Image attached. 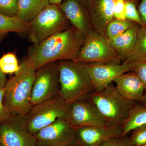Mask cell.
<instances>
[{
    "label": "cell",
    "mask_w": 146,
    "mask_h": 146,
    "mask_svg": "<svg viewBox=\"0 0 146 146\" xmlns=\"http://www.w3.org/2000/svg\"><path fill=\"white\" fill-rule=\"evenodd\" d=\"M4 88L0 89V124L7 121L11 116L4 105Z\"/></svg>",
    "instance_id": "30"
},
{
    "label": "cell",
    "mask_w": 146,
    "mask_h": 146,
    "mask_svg": "<svg viewBox=\"0 0 146 146\" xmlns=\"http://www.w3.org/2000/svg\"><path fill=\"white\" fill-rule=\"evenodd\" d=\"M98 146H133L129 136L127 135L115 136L110 138Z\"/></svg>",
    "instance_id": "28"
},
{
    "label": "cell",
    "mask_w": 146,
    "mask_h": 146,
    "mask_svg": "<svg viewBox=\"0 0 146 146\" xmlns=\"http://www.w3.org/2000/svg\"><path fill=\"white\" fill-rule=\"evenodd\" d=\"M30 24L25 23L18 16H8L0 13V35L6 33L29 32Z\"/></svg>",
    "instance_id": "21"
},
{
    "label": "cell",
    "mask_w": 146,
    "mask_h": 146,
    "mask_svg": "<svg viewBox=\"0 0 146 146\" xmlns=\"http://www.w3.org/2000/svg\"><path fill=\"white\" fill-rule=\"evenodd\" d=\"M137 8L144 26L146 27V0H141Z\"/></svg>",
    "instance_id": "31"
},
{
    "label": "cell",
    "mask_w": 146,
    "mask_h": 146,
    "mask_svg": "<svg viewBox=\"0 0 146 146\" xmlns=\"http://www.w3.org/2000/svg\"><path fill=\"white\" fill-rule=\"evenodd\" d=\"M25 115H11L0 124V143L3 146H36L34 135L27 128Z\"/></svg>",
    "instance_id": "9"
},
{
    "label": "cell",
    "mask_w": 146,
    "mask_h": 146,
    "mask_svg": "<svg viewBox=\"0 0 146 146\" xmlns=\"http://www.w3.org/2000/svg\"><path fill=\"white\" fill-rule=\"evenodd\" d=\"M129 136L133 146H141L146 144V123L132 130Z\"/></svg>",
    "instance_id": "25"
},
{
    "label": "cell",
    "mask_w": 146,
    "mask_h": 146,
    "mask_svg": "<svg viewBox=\"0 0 146 146\" xmlns=\"http://www.w3.org/2000/svg\"><path fill=\"white\" fill-rule=\"evenodd\" d=\"M59 61L48 63L36 70L31 104L32 106L58 95L60 90Z\"/></svg>",
    "instance_id": "8"
},
{
    "label": "cell",
    "mask_w": 146,
    "mask_h": 146,
    "mask_svg": "<svg viewBox=\"0 0 146 146\" xmlns=\"http://www.w3.org/2000/svg\"><path fill=\"white\" fill-rule=\"evenodd\" d=\"M70 104L59 95L33 106L25 115L27 128L33 135L59 119L68 120Z\"/></svg>",
    "instance_id": "5"
},
{
    "label": "cell",
    "mask_w": 146,
    "mask_h": 146,
    "mask_svg": "<svg viewBox=\"0 0 146 146\" xmlns=\"http://www.w3.org/2000/svg\"><path fill=\"white\" fill-rule=\"evenodd\" d=\"M137 61L146 62V27L145 26L139 27L134 48L123 62L129 63Z\"/></svg>",
    "instance_id": "20"
},
{
    "label": "cell",
    "mask_w": 146,
    "mask_h": 146,
    "mask_svg": "<svg viewBox=\"0 0 146 146\" xmlns=\"http://www.w3.org/2000/svg\"><path fill=\"white\" fill-rule=\"evenodd\" d=\"M141 146H146V144H145V145H143Z\"/></svg>",
    "instance_id": "37"
},
{
    "label": "cell",
    "mask_w": 146,
    "mask_h": 146,
    "mask_svg": "<svg viewBox=\"0 0 146 146\" xmlns=\"http://www.w3.org/2000/svg\"><path fill=\"white\" fill-rule=\"evenodd\" d=\"M116 89L125 99L139 102L145 92L143 85L136 74L129 72L120 76L114 81Z\"/></svg>",
    "instance_id": "16"
},
{
    "label": "cell",
    "mask_w": 146,
    "mask_h": 146,
    "mask_svg": "<svg viewBox=\"0 0 146 146\" xmlns=\"http://www.w3.org/2000/svg\"><path fill=\"white\" fill-rule=\"evenodd\" d=\"M138 5L132 2H125L126 20L138 24L140 26H144L138 12Z\"/></svg>",
    "instance_id": "24"
},
{
    "label": "cell",
    "mask_w": 146,
    "mask_h": 146,
    "mask_svg": "<svg viewBox=\"0 0 146 146\" xmlns=\"http://www.w3.org/2000/svg\"><path fill=\"white\" fill-rule=\"evenodd\" d=\"M18 0H0V13L8 16H17Z\"/></svg>",
    "instance_id": "26"
},
{
    "label": "cell",
    "mask_w": 146,
    "mask_h": 146,
    "mask_svg": "<svg viewBox=\"0 0 146 146\" xmlns=\"http://www.w3.org/2000/svg\"><path fill=\"white\" fill-rule=\"evenodd\" d=\"M75 131L68 119H59L34 135L36 146H68L77 144Z\"/></svg>",
    "instance_id": "10"
},
{
    "label": "cell",
    "mask_w": 146,
    "mask_h": 146,
    "mask_svg": "<svg viewBox=\"0 0 146 146\" xmlns=\"http://www.w3.org/2000/svg\"><path fill=\"white\" fill-rule=\"evenodd\" d=\"M139 27L138 24H136L121 34L108 40L110 46L121 58L122 62L134 48Z\"/></svg>",
    "instance_id": "17"
},
{
    "label": "cell",
    "mask_w": 146,
    "mask_h": 146,
    "mask_svg": "<svg viewBox=\"0 0 146 146\" xmlns=\"http://www.w3.org/2000/svg\"><path fill=\"white\" fill-rule=\"evenodd\" d=\"M95 92H99L124 73L130 72L128 63H96L84 64Z\"/></svg>",
    "instance_id": "12"
},
{
    "label": "cell",
    "mask_w": 146,
    "mask_h": 146,
    "mask_svg": "<svg viewBox=\"0 0 146 146\" xmlns=\"http://www.w3.org/2000/svg\"><path fill=\"white\" fill-rule=\"evenodd\" d=\"M68 146H81L80 145H78V144H73V145H70Z\"/></svg>",
    "instance_id": "36"
},
{
    "label": "cell",
    "mask_w": 146,
    "mask_h": 146,
    "mask_svg": "<svg viewBox=\"0 0 146 146\" xmlns=\"http://www.w3.org/2000/svg\"><path fill=\"white\" fill-rule=\"evenodd\" d=\"M121 127H84L76 130L77 143L81 146H98L110 138L122 136Z\"/></svg>",
    "instance_id": "14"
},
{
    "label": "cell",
    "mask_w": 146,
    "mask_h": 146,
    "mask_svg": "<svg viewBox=\"0 0 146 146\" xmlns=\"http://www.w3.org/2000/svg\"><path fill=\"white\" fill-rule=\"evenodd\" d=\"M68 121L75 131L84 127L110 126L97 108L86 98L70 104Z\"/></svg>",
    "instance_id": "11"
},
{
    "label": "cell",
    "mask_w": 146,
    "mask_h": 146,
    "mask_svg": "<svg viewBox=\"0 0 146 146\" xmlns=\"http://www.w3.org/2000/svg\"><path fill=\"white\" fill-rule=\"evenodd\" d=\"M92 29L104 36L108 24L114 19L115 0H86Z\"/></svg>",
    "instance_id": "13"
},
{
    "label": "cell",
    "mask_w": 146,
    "mask_h": 146,
    "mask_svg": "<svg viewBox=\"0 0 146 146\" xmlns=\"http://www.w3.org/2000/svg\"><path fill=\"white\" fill-rule=\"evenodd\" d=\"M58 6L72 25L84 34L92 28L86 0H64Z\"/></svg>",
    "instance_id": "15"
},
{
    "label": "cell",
    "mask_w": 146,
    "mask_h": 146,
    "mask_svg": "<svg viewBox=\"0 0 146 146\" xmlns=\"http://www.w3.org/2000/svg\"><path fill=\"white\" fill-rule=\"evenodd\" d=\"M86 35L71 25L66 30L53 35L29 47L21 64L36 70L46 64L61 60H74L85 41Z\"/></svg>",
    "instance_id": "1"
},
{
    "label": "cell",
    "mask_w": 146,
    "mask_h": 146,
    "mask_svg": "<svg viewBox=\"0 0 146 146\" xmlns=\"http://www.w3.org/2000/svg\"><path fill=\"white\" fill-rule=\"evenodd\" d=\"M0 146H3L1 144V143H0Z\"/></svg>",
    "instance_id": "38"
},
{
    "label": "cell",
    "mask_w": 146,
    "mask_h": 146,
    "mask_svg": "<svg viewBox=\"0 0 146 146\" xmlns=\"http://www.w3.org/2000/svg\"><path fill=\"white\" fill-rule=\"evenodd\" d=\"M114 18L118 20H126L125 1V0H115Z\"/></svg>",
    "instance_id": "29"
},
{
    "label": "cell",
    "mask_w": 146,
    "mask_h": 146,
    "mask_svg": "<svg viewBox=\"0 0 146 146\" xmlns=\"http://www.w3.org/2000/svg\"><path fill=\"white\" fill-rule=\"evenodd\" d=\"M7 80L5 74H4L0 68V89H4L5 87Z\"/></svg>",
    "instance_id": "32"
},
{
    "label": "cell",
    "mask_w": 146,
    "mask_h": 146,
    "mask_svg": "<svg viewBox=\"0 0 146 146\" xmlns=\"http://www.w3.org/2000/svg\"><path fill=\"white\" fill-rule=\"evenodd\" d=\"M86 98L97 108L108 125L113 127L121 126L131 108L137 102L122 96L112 82L99 92L88 94Z\"/></svg>",
    "instance_id": "4"
},
{
    "label": "cell",
    "mask_w": 146,
    "mask_h": 146,
    "mask_svg": "<svg viewBox=\"0 0 146 146\" xmlns=\"http://www.w3.org/2000/svg\"><path fill=\"white\" fill-rule=\"evenodd\" d=\"M0 68L5 74L16 73L20 69V65L16 55L9 53L0 58Z\"/></svg>",
    "instance_id": "23"
},
{
    "label": "cell",
    "mask_w": 146,
    "mask_h": 146,
    "mask_svg": "<svg viewBox=\"0 0 146 146\" xmlns=\"http://www.w3.org/2000/svg\"><path fill=\"white\" fill-rule=\"evenodd\" d=\"M30 24V38L38 44L53 35L66 30L72 24L58 5L47 6Z\"/></svg>",
    "instance_id": "6"
},
{
    "label": "cell",
    "mask_w": 146,
    "mask_h": 146,
    "mask_svg": "<svg viewBox=\"0 0 146 146\" xmlns=\"http://www.w3.org/2000/svg\"><path fill=\"white\" fill-rule=\"evenodd\" d=\"M64 0H49V1L50 4H51L59 5Z\"/></svg>",
    "instance_id": "33"
},
{
    "label": "cell",
    "mask_w": 146,
    "mask_h": 146,
    "mask_svg": "<svg viewBox=\"0 0 146 146\" xmlns=\"http://www.w3.org/2000/svg\"><path fill=\"white\" fill-rule=\"evenodd\" d=\"M60 90L58 95L66 102L85 98L94 90L89 74L83 63L73 60L59 61Z\"/></svg>",
    "instance_id": "3"
},
{
    "label": "cell",
    "mask_w": 146,
    "mask_h": 146,
    "mask_svg": "<svg viewBox=\"0 0 146 146\" xmlns=\"http://www.w3.org/2000/svg\"><path fill=\"white\" fill-rule=\"evenodd\" d=\"M49 4V0H18L17 16L24 22L29 23Z\"/></svg>",
    "instance_id": "18"
},
{
    "label": "cell",
    "mask_w": 146,
    "mask_h": 146,
    "mask_svg": "<svg viewBox=\"0 0 146 146\" xmlns=\"http://www.w3.org/2000/svg\"><path fill=\"white\" fill-rule=\"evenodd\" d=\"M130 72L135 73L140 80L146 91V62H131L128 63Z\"/></svg>",
    "instance_id": "27"
},
{
    "label": "cell",
    "mask_w": 146,
    "mask_h": 146,
    "mask_svg": "<svg viewBox=\"0 0 146 146\" xmlns=\"http://www.w3.org/2000/svg\"><path fill=\"white\" fill-rule=\"evenodd\" d=\"M35 73L21 64L19 70L6 84L3 104L11 115H26L32 107L31 99Z\"/></svg>",
    "instance_id": "2"
},
{
    "label": "cell",
    "mask_w": 146,
    "mask_h": 146,
    "mask_svg": "<svg viewBox=\"0 0 146 146\" xmlns=\"http://www.w3.org/2000/svg\"><path fill=\"white\" fill-rule=\"evenodd\" d=\"M140 1L141 0H125V2H132L135 3L138 5L139 2H140Z\"/></svg>",
    "instance_id": "35"
},
{
    "label": "cell",
    "mask_w": 146,
    "mask_h": 146,
    "mask_svg": "<svg viewBox=\"0 0 146 146\" xmlns=\"http://www.w3.org/2000/svg\"><path fill=\"white\" fill-rule=\"evenodd\" d=\"M146 123V106L137 102L131 108L127 117L121 126L122 136H127L131 131Z\"/></svg>",
    "instance_id": "19"
},
{
    "label": "cell",
    "mask_w": 146,
    "mask_h": 146,
    "mask_svg": "<svg viewBox=\"0 0 146 146\" xmlns=\"http://www.w3.org/2000/svg\"><path fill=\"white\" fill-rule=\"evenodd\" d=\"M136 24L137 23L129 20L114 18L108 24L105 32V37L107 40L112 39L121 34Z\"/></svg>",
    "instance_id": "22"
},
{
    "label": "cell",
    "mask_w": 146,
    "mask_h": 146,
    "mask_svg": "<svg viewBox=\"0 0 146 146\" xmlns=\"http://www.w3.org/2000/svg\"><path fill=\"white\" fill-rule=\"evenodd\" d=\"M73 61L83 64L122 63L121 58L110 46L105 36L92 28L86 35L84 43L77 56Z\"/></svg>",
    "instance_id": "7"
},
{
    "label": "cell",
    "mask_w": 146,
    "mask_h": 146,
    "mask_svg": "<svg viewBox=\"0 0 146 146\" xmlns=\"http://www.w3.org/2000/svg\"><path fill=\"white\" fill-rule=\"evenodd\" d=\"M139 103L142 105L146 106V91L144 94L143 98L141 100V101L139 102Z\"/></svg>",
    "instance_id": "34"
}]
</instances>
